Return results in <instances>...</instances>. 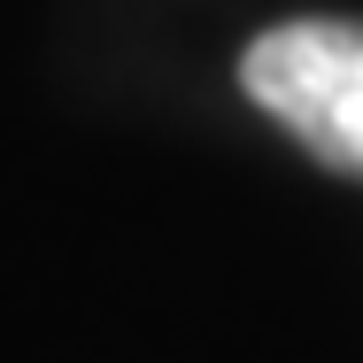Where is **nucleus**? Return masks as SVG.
I'll return each instance as SVG.
<instances>
[{
  "instance_id": "obj_1",
  "label": "nucleus",
  "mask_w": 363,
  "mask_h": 363,
  "mask_svg": "<svg viewBox=\"0 0 363 363\" xmlns=\"http://www.w3.org/2000/svg\"><path fill=\"white\" fill-rule=\"evenodd\" d=\"M240 85L317 162L363 178V23H340V16L279 23L240 55Z\"/></svg>"
}]
</instances>
